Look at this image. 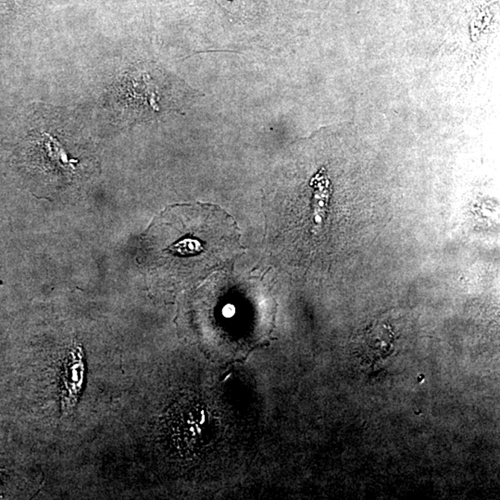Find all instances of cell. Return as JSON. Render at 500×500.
Wrapping results in <instances>:
<instances>
[{
	"instance_id": "cell-1",
	"label": "cell",
	"mask_w": 500,
	"mask_h": 500,
	"mask_svg": "<svg viewBox=\"0 0 500 500\" xmlns=\"http://www.w3.org/2000/svg\"><path fill=\"white\" fill-rule=\"evenodd\" d=\"M152 263L191 280L223 266L243 252L237 223L215 205L195 203L170 208L149 235Z\"/></svg>"
},
{
	"instance_id": "cell-2",
	"label": "cell",
	"mask_w": 500,
	"mask_h": 500,
	"mask_svg": "<svg viewBox=\"0 0 500 500\" xmlns=\"http://www.w3.org/2000/svg\"><path fill=\"white\" fill-rule=\"evenodd\" d=\"M85 375L83 346L75 341L67 350L61 373V406L64 415H69L77 406L83 392Z\"/></svg>"
},
{
	"instance_id": "cell-3",
	"label": "cell",
	"mask_w": 500,
	"mask_h": 500,
	"mask_svg": "<svg viewBox=\"0 0 500 500\" xmlns=\"http://www.w3.org/2000/svg\"><path fill=\"white\" fill-rule=\"evenodd\" d=\"M139 80L135 79L133 93L135 104L139 108L142 113H157L165 110L163 108V90L158 87L157 82L152 79L148 73H142Z\"/></svg>"
}]
</instances>
